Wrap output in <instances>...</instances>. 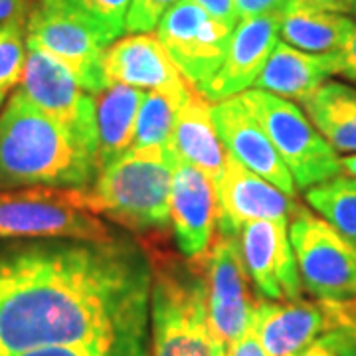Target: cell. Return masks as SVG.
I'll return each instance as SVG.
<instances>
[{"label":"cell","mask_w":356,"mask_h":356,"mask_svg":"<svg viewBox=\"0 0 356 356\" xmlns=\"http://www.w3.org/2000/svg\"><path fill=\"white\" fill-rule=\"evenodd\" d=\"M182 103L166 97L159 91H147L135 127L133 147H149V145H170L172 129L177 113ZM131 147V149H133Z\"/></svg>","instance_id":"obj_25"},{"label":"cell","mask_w":356,"mask_h":356,"mask_svg":"<svg viewBox=\"0 0 356 356\" xmlns=\"http://www.w3.org/2000/svg\"><path fill=\"white\" fill-rule=\"evenodd\" d=\"M216 229L202 257L204 273L210 323L228 346L250 331L255 301L250 289L252 280L243 266L238 232L220 222H216Z\"/></svg>","instance_id":"obj_9"},{"label":"cell","mask_w":356,"mask_h":356,"mask_svg":"<svg viewBox=\"0 0 356 356\" xmlns=\"http://www.w3.org/2000/svg\"><path fill=\"white\" fill-rule=\"evenodd\" d=\"M327 329V315L321 301L257 299L252 331L269 356H297L317 343Z\"/></svg>","instance_id":"obj_18"},{"label":"cell","mask_w":356,"mask_h":356,"mask_svg":"<svg viewBox=\"0 0 356 356\" xmlns=\"http://www.w3.org/2000/svg\"><path fill=\"white\" fill-rule=\"evenodd\" d=\"M113 236L93 214L88 188L0 191V240H109Z\"/></svg>","instance_id":"obj_5"},{"label":"cell","mask_w":356,"mask_h":356,"mask_svg":"<svg viewBox=\"0 0 356 356\" xmlns=\"http://www.w3.org/2000/svg\"><path fill=\"white\" fill-rule=\"evenodd\" d=\"M151 259V356H228L210 323L204 255L177 257L156 243L145 245Z\"/></svg>","instance_id":"obj_3"},{"label":"cell","mask_w":356,"mask_h":356,"mask_svg":"<svg viewBox=\"0 0 356 356\" xmlns=\"http://www.w3.org/2000/svg\"><path fill=\"white\" fill-rule=\"evenodd\" d=\"M332 62H334V76H341L346 83L356 88V24L353 36L344 44L343 50L332 54Z\"/></svg>","instance_id":"obj_32"},{"label":"cell","mask_w":356,"mask_h":356,"mask_svg":"<svg viewBox=\"0 0 356 356\" xmlns=\"http://www.w3.org/2000/svg\"><path fill=\"white\" fill-rule=\"evenodd\" d=\"M89 18H93L103 30L111 36V40H119L125 32V18L131 0H67Z\"/></svg>","instance_id":"obj_28"},{"label":"cell","mask_w":356,"mask_h":356,"mask_svg":"<svg viewBox=\"0 0 356 356\" xmlns=\"http://www.w3.org/2000/svg\"><path fill=\"white\" fill-rule=\"evenodd\" d=\"M307 204L344 238L356 243V178L339 175L305 191Z\"/></svg>","instance_id":"obj_24"},{"label":"cell","mask_w":356,"mask_h":356,"mask_svg":"<svg viewBox=\"0 0 356 356\" xmlns=\"http://www.w3.org/2000/svg\"><path fill=\"white\" fill-rule=\"evenodd\" d=\"M218 202L214 180L200 168L175 156L170 188V224L180 255L202 257L216 232Z\"/></svg>","instance_id":"obj_16"},{"label":"cell","mask_w":356,"mask_h":356,"mask_svg":"<svg viewBox=\"0 0 356 356\" xmlns=\"http://www.w3.org/2000/svg\"><path fill=\"white\" fill-rule=\"evenodd\" d=\"M297 356H337V355H334L331 348L318 339L317 343H313L311 346H307L305 350H303V353H299Z\"/></svg>","instance_id":"obj_37"},{"label":"cell","mask_w":356,"mask_h":356,"mask_svg":"<svg viewBox=\"0 0 356 356\" xmlns=\"http://www.w3.org/2000/svg\"><path fill=\"white\" fill-rule=\"evenodd\" d=\"M147 91L129 86H107L95 93L97 175L133 147L137 115Z\"/></svg>","instance_id":"obj_21"},{"label":"cell","mask_w":356,"mask_h":356,"mask_svg":"<svg viewBox=\"0 0 356 356\" xmlns=\"http://www.w3.org/2000/svg\"><path fill=\"white\" fill-rule=\"evenodd\" d=\"M180 0H131L125 18L129 34H145L159 28L163 16Z\"/></svg>","instance_id":"obj_29"},{"label":"cell","mask_w":356,"mask_h":356,"mask_svg":"<svg viewBox=\"0 0 356 356\" xmlns=\"http://www.w3.org/2000/svg\"><path fill=\"white\" fill-rule=\"evenodd\" d=\"M172 172L168 145L133 147L88 188L91 210L131 232H165L170 226Z\"/></svg>","instance_id":"obj_4"},{"label":"cell","mask_w":356,"mask_h":356,"mask_svg":"<svg viewBox=\"0 0 356 356\" xmlns=\"http://www.w3.org/2000/svg\"><path fill=\"white\" fill-rule=\"evenodd\" d=\"M283 14H266L240 20L229 38L226 60L202 93L210 102H222L252 88L267 58L277 46Z\"/></svg>","instance_id":"obj_17"},{"label":"cell","mask_w":356,"mask_h":356,"mask_svg":"<svg viewBox=\"0 0 356 356\" xmlns=\"http://www.w3.org/2000/svg\"><path fill=\"white\" fill-rule=\"evenodd\" d=\"M289 238L303 289L318 301L356 297V243L315 212L297 204Z\"/></svg>","instance_id":"obj_8"},{"label":"cell","mask_w":356,"mask_h":356,"mask_svg":"<svg viewBox=\"0 0 356 356\" xmlns=\"http://www.w3.org/2000/svg\"><path fill=\"white\" fill-rule=\"evenodd\" d=\"M26 26L10 22L0 26V91L8 93L22 81L26 65Z\"/></svg>","instance_id":"obj_27"},{"label":"cell","mask_w":356,"mask_h":356,"mask_svg":"<svg viewBox=\"0 0 356 356\" xmlns=\"http://www.w3.org/2000/svg\"><path fill=\"white\" fill-rule=\"evenodd\" d=\"M2 356H151L149 346H133V348H95V346H46L34 348L18 355Z\"/></svg>","instance_id":"obj_30"},{"label":"cell","mask_w":356,"mask_h":356,"mask_svg":"<svg viewBox=\"0 0 356 356\" xmlns=\"http://www.w3.org/2000/svg\"><path fill=\"white\" fill-rule=\"evenodd\" d=\"M238 236L243 266L257 293L273 301L299 299L303 283L289 238V224L255 220L245 224Z\"/></svg>","instance_id":"obj_13"},{"label":"cell","mask_w":356,"mask_h":356,"mask_svg":"<svg viewBox=\"0 0 356 356\" xmlns=\"http://www.w3.org/2000/svg\"><path fill=\"white\" fill-rule=\"evenodd\" d=\"M4 97H6V93H2V91H0V107H2V102H4Z\"/></svg>","instance_id":"obj_39"},{"label":"cell","mask_w":356,"mask_h":356,"mask_svg":"<svg viewBox=\"0 0 356 356\" xmlns=\"http://www.w3.org/2000/svg\"><path fill=\"white\" fill-rule=\"evenodd\" d=\"M28 48L50 54L91 95L105 89L103 54L111 36L67 0H38L26 18Z\"/></svg>","instance_id":"obj_7"},{"label":"cell","mask_w":356,"mask_h":356,"mask_svg":"<svg viewBox=\"0 0 356 356\" xmlns=\"http://www.w3.org/2000/svg\"><path fill=\"white\" fill-rule=\"evenodd\" d=\"M287 10H321V13L356 16V0H287Z\"/></svg>","instance_id":"obj_31"},{"label":"cell","mask_w":356,"mask_h":356,"mask_svg":"<svg viewBox=\"0 0 356 356\" xmlns=\"http://www.w3.org/2000/svg\"><path fill=\"white\" fill-rule=\"evenodd\" d=\"M238 20L254 18V16H266V14H285L287 0H234Z\"/></svg>","instance_id":"obj_33"},{"label":"cell","mask_w":356,"mask_h":356,"mask_svg":"<svg viewBox=\"0 0 356 356\" xmlns=\"http://www.w3.org/2000/svg\"><path fill=\"white\" fill-rule=\"evenodd\" d=\"M214 188L218 202L216 222L234 232H240L245 224L255 220L289 224L297 208L295 198L255 175L229 153H226L222 175L214 180Z\"/></svg>","instance_id":"obj_14"},{"label":"cell","mask_w":356,"mask_h":356,"mask_svg":"<svg viewBox=\"0 0 356 356\" xmlns=\"http://www.w3.org/2000/svg\"><path fill=\"white\" fill-rule=\"evenodd\" d=\"M321 303L327 315V329L321 341L337 356H356V297Z\"/></svg>","instance_id":"obj_26"},{"label":"cell","mask_w":356,"mask_h":356,"mask_svg":"<svg viewBox=\"0 0 356 356\" xmlns=\"http://www.w3.org/2000/svg\"><path fill=\"white\" fill-rule=\"evenodd\" d=\"M168 147L177 159L200 168L212 180L222 175L226 153L212 119V105L202 91L192 86L178 109Z\"/></svg>","instance_id":"obj_19"},{"label":"cell","mask_w":356,"mask_h":356,"mask_svg":"<svg viewBox=\"0 0 356 356\" xmlns=\"http://www.w3.org/2000/svg\"><path fill=\"white\" fill-rule=\"evenodd\" d=\"M332 76V54H309L277 42L254 86L283 99L305 103Z\"/></svg>","instance_id":"obj_20"},{"label":"cell","mask_w":356,"mask_h":356,"mask_svg":"<svg viewBox=\"0 0 356 356\" xmlns=\"http://www.w3.org/2000/svg\"><path fill=\"white\" fill-rule=\"evenodd\" d=\"M305 113L318 133L341 154L356 153V88L343 81H325L311 99Z\"/></svg>","instance_id":"obj_22"},{"label":"cell","mask_w":356,"mask_h":356,"mask_svg":"<svg viewBox=\"0 0 356 356\" xmlns=\"http://www.w3.org/2000/svg\"><path fill=\"white\" fill-rule=\"evenodd\" d=\"M151 281L145 245L125 236L0 248V356L149 346Z\"/></svg>","instance_id":"obj_1"},{"label":"cell","mask_w":356,"mask_h":356,"mask_svg":"<svg viewBox=\"0 0 356 356\" xmlns=\"http://www.w3.org/2000/svg\"><path fill=\"white\" fill-rule=\"evenodd\" d=\"M216 133L232 156L255 175L269 180L287 196L297 198V186L289 168L271 145L266 131L243 103L242 95H234L212 105Z\"/></svg>","instance_id":"obj_15"},{"label":"cell","mask_w":356,"mask_h":356,"mask_svg":"<svg viewBox=\"0 0 356 356\" xmlns=\"http://www.w3.org/2000/svg\"><path fill=\"white\" fill-rule=\"evenodd\" d=\"M196 6H200L204 13L210 14L212 18H216L218 22L236 28L238 20V10H236V2L234 0H191Z\"/></svg>","instance_id":"obj_34"},{"label":"cell","mask_w":356,"mask_h":356,"mask_svg":"<svg viewBox=\"0 0 356 356\" xmlns=\"http://www.w3.org/2000/svg\"><path fill=\"white\" fill-rule=\"evenodd\" d=\"M240 95L289 168L299 191H309L343 172L341 154L295 102L264 89H248Z\"/></svg>","instance_id":"obj_6"},{"label":"cell","mask_w":356,"mask_h":356,"mask_svg":"<svg viewBox=\"0 0 356 356\" xmlns=\"http://www.w3.org/2000/svg\"><path fill=\"white\" fill-rule=\"evenodd\" d=\"M103 79L107 86L159 91L166 97L182 103L191 83L180 74L165 44L151 32L129 34L115 40L103 54Z\"/></svg>","instance_id":"obj_12"},{"label":"cell","mask_w":356,"mask_h":356,"mask_svg":"<svg viewBox=\"0 0 356 356\" xmlns=\"http://www.w3.org/2000/svg\"><path fill=\"white\" fill-rule=\"evenodd\" d=\"M234 28L218 22L191 0L168 8L159 24V38L192 88L204 91L228 54Z\"/></svg>","instance_id":"obj_10"},{"label":"cell","mask_w":356,"mask_h":356,"mask_svg":"<svg viewBox=\"0 0 356 356\" xmlns=\"http://www.w3.org/2000/svg\"><path fill=\"white\" fill-rule=\"evenodd\" d=\"M341 170H343V175L356 178V153L341 156Z\"/></svg>","instance_id":"obj_38"},{"label":"cell","mask_w":356,"mask_h":356,"mask_svg":"<svg viewBox=\"0 0 356 356\" xmlns=\"http://www.w3.org/2000/svg\"><path fill=\"white\" fill-rule=\"evenodd\" d=\"M228 356H269L264 350V346L259 344L257 341V337L252 331V327H250V331L243 334L242 339H238V341H234L232 344H228Z\"/></svg>","instance_id":"obj_35"},{"label":"cell","mask_w":356,"mask_h":356,"mask_svg":"<svg viewBox=\"0 0 356 356\" xmlns=\"http://www.w3.org/2000/svg\"><path fill=\"white\" fill-rule=\"evenodd\" d=\"M26 0H0V26L24 22Z\"/></svg>","instance_id":"obj_36"},{"label":"cell","mask_w":356,"mask_h":356,"mask_svg":"<svg viewBox=\"0 0 356 356\" xmlns=\"http://www.w3.org/2000/svg\"><path fill=\"white\" fill-rule=\"evenodd\" d=\"M20 89L38 109L76 133L97 153L95 97L77 83L64 64L46 51L28 48Z\"/></svg>","instance_id":"obj_11"},{"label":"cell","mask_w":356,"mask_h":356,"mask_svg":"<svg viewBox=\"0 0 356 356\" xmlns=\"http://www.w3.org/2000/svg\"><path fill=\"white\" fill-rule=\"evenodd\" d=\"M97 153L76 133L14 91L0 113V191L89 188Z\"/></svg>","instance_id":"obj_2"},{"label":"cell","mask_w":356,"mask_h":356,"mask_svg":"<svg viewBox=\"0 0 356 356\" xmlns=\"http://www.w3.org/2000/svg\"><path fill=\"white\" fill-rule=\"evenodd\" d=\"M356 18L321 10H287L281 18L280 36L285 44L309 54H334L355 32Z\"/></svg>","instance_id":"obj_23"}]
</instances>
